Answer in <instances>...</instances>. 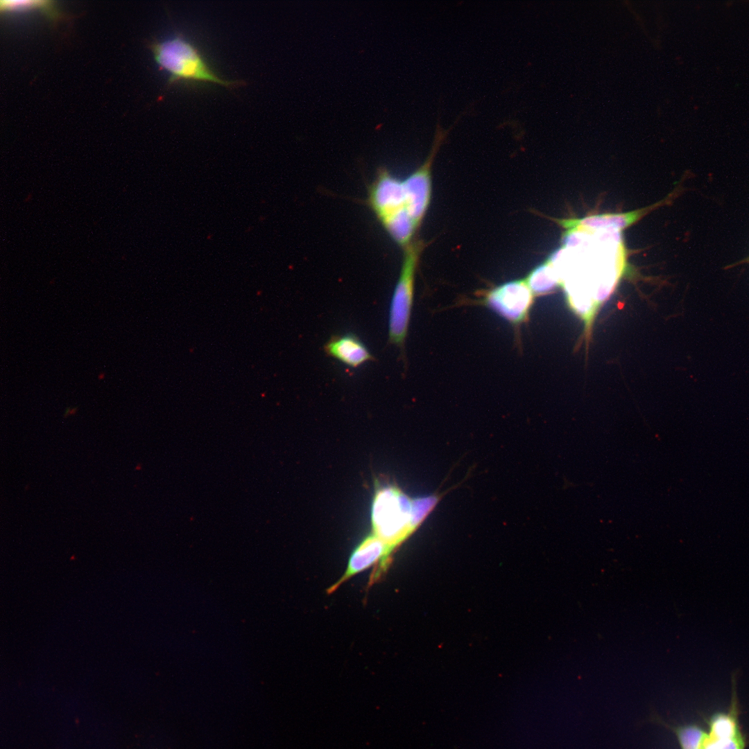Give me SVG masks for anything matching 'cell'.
Returning <instances> with one entry per match:
<instances>
[{"mask_svg":"<svg viewBox=\"0 0 749 749\" xmlns=\"http://www.w3.org/2000/svg\"><path fill=\"white\" fill-rule=\"evenodd\" d=\"M653 721L669 729L675 735L680 749H701L707 734L702 727L696 723L673 725L657 716L653 717Z\"/></svg>","mask_w":749,"mask_h":749,"instance_id":"cell-10","label":"cell"},{"mask_svg":"<svg viewBox=\"0 0 749 749\" xmlns=\"http://www.w3.org/2000/svg\"><path fill=\"white\" fill-rule=\"evenodd\" d=\"M742 263H748V264H749V257L746 258L743 261H741V262L737 263V264H734L733 266H736V265H738V264H742Z\"/></svg>","mask_w":749,"mask_h":749,"instance_id":"cell-16","label":"cell"},{"mask_svg":"<svg viewBox=\"0 0 749 749\" xmlns=\"http://www.w3.org/2000/svg\"><path fill=\"white\" fill-rule=\"evenodd\" d=\"M746 741L741 731L719 734L709 731L701 749H745Z\"/></svg>","mask_w":749,"mask_h":749,"instance_id":"cell-13","label":"cell"},{"mask_svg":"<svg viewBox=\"0 0 749 749\" xmlns=\"http://www.w3.org/2000/svg\"><path fill=\"white\" fill-rule=\"evenodd\" d=\"M662 202L642 209L622 213H608L592 215L581 218L554 219L560 225L574 230L596 231L601 230H621L633 224L646 215L650 210L660 206Z\"/></svg>","mask_w":749,"mask_h":749,"instance_id":"cell-8","label":"cell"},{"mask_svg":"<svg viewBox=\"0 0 749 749\" xmlns=\"http://www.w3.org/2000/svg\"><path fill=\"white\" fill-rule=\"evenodd\" d=\"M524 280L533 295L547 293L560 283L554 268L548 261L534 268Z\"/></svg>","mask_w":749,"mask_h":749,"instance_id":"cell-12","label":"cell"},{"mask_svg":"<svg viewBox=\"0 0 749 749\" xmlns=\"http://www.w3.org/2000/svg\"><path fill=\"white\" fill-rule=\"evenodd\" d=\"M533 293L524 279L504 283L488 291L484 304L515 326L527 320Z\"/></svg>","mask_w":749,"mask_h":749,"instance_id":"cell-6","label":"cell"},{"mask_svg":"<svg viewBox=\"0 0 749 749\" xmlns=\"http://www.w3.org/2000/svg\"><path fill=\"white\" fill-rule=\"evenodd\" d=\"M438 501L435 495L412 499L394 484L374 482L372 533L385 544L388 565L394 551L416 531Z\"/></svg>","mask_w":749,"mask_h":749,"instance_id":"cell-2","label":"cell"},{"mask_svg":"<svg viewBox=\"0 0 749 749\" xmlns=\"http://www.w3.org/2000/svg\"><path fill=\"white\" fill-rule=\"evenodd\" d=\"M424 243L415 239L403 248L399 275L392 295L388 319V341L402 350L404 347L413 303L415 278Z\"/></svg>","mask_w":749,"mask_h":749,"instance_id":"cell-5","label":"cell"},{"mask_svg":"<svg viewBox=\"0 0 749 749\" xmlns=\"http://www.w3.org/2000/svg\"><path fill=\"white\" fill-rule=\"evenodd\" d=\"M623 250L619 230L565 234L563 247L548 261L578 311L587 313L594 301L603 300L612 291L625 261Z\"/></svg>","mask_w":749,"mask_h":749,"instance_id":"cell-1","label":"cell"},{"mask_svg":"<svg viewBox=\"0 0 749 749\" xmlns=\"http://www.w3.org/2000/svg\"><path fill=\"white\" fill-rule=\"evenodd\" d=\"M78 410V407H67L64 413L63 417L67 418L70 415H75Z\"/></svg>","mask_w":749,"mask_h":749,"instance_id":"cell-14","label":"cell"},{"mask_svg":"<svg viewBox=\"0 0 749 749\" xmlns=\"http://www.w3.org/2000/svg\"><path fill=\"white\" fill-rule=\"evenodd\" d=\"M367 204L395 243L404 248L415 240L418 227L407 210L402 179L379 169L368 188Z\"/></svg>","mask_w":749,"mask_h":749,"instance_id":"cell-3","label":"cell"},{"mask_svg":"<svg viewBox=\"0 0 749 749\" xmlns=\"http://www.w3.org/2000/svg\"><path fill=\"white\" fill-rule=\"evenodd\" d=\"M36 9L43 12L51 19L58 20L62 17V12L53 1L2 0L0 1L1 12H17Z\"/></svg>","mask_w":749,"mask_h":749,"instance_id":"cell-11","label":"cell"},{"mask_svg":"<svg viewBox=\"0 0 749 749\" xmlns=\"http://www.w3.org/2000/svg\"><path fill=\"white\" fill-rule=\"evenodd\" d=\"M376 566L370 583H374L388 569L385 544L374 534L365 537L352 552L344 574L328 589V593L337 589L352 577Z\"/></svg>","mask_w":749,"mask_h":749,"instance_id":"cell-7","label":"cell"},{"mask_svg":"<svg viewBox=\"0 0 749 749\" xmlns=\"http://www.w3.org/2000/svg\"><path fill=\"white\" fill-rule=\"evenodd\" d=\"M323 349L327 356L353 368L375 360L361 340L352 334L332 336Z\"/></svg>","mask_w":749,"mask_h":749,"instance_id":"cell-9","label":"cell"},{"mask_svg":"<svg viewBox=\"0 0 749 749\" xmlns=\"http://www.w3.org/2000/svg\"><path fill=\"white\" fill-rule=\"evenodd\" d=\"M150 48L160 69L169 74V86L180 81L210 83L229 89L245 84L241 80L221 78L210 68L198 49L182 35L155 40Z\"/></svg>","mask_w":749,"mask_h":749,"instance_id":"cell-4","label":"cell"},{"mask_svg":"<svg viewBox=\"0 0 749 749\" xmlns=\"http://www.w3.org/2000/svg\"><path fill=\"white\" fill-rule=\"evenodd\" d=\"M105 374L103 372H101L98 374V380H103V379H105Z\"/></svg>","mask_w":749,"mask_h":749,"instance_id":"cell-15","label":"cell"}]
</instances>
